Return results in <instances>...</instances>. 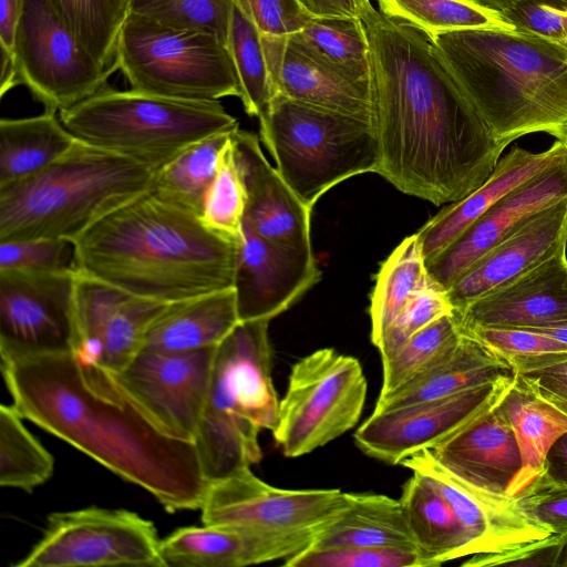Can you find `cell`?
<instances>
[{
    "label": "cell",
    "mask_w": 567,
    "mask_h": 567,
    "mask_svg": "<svg viewBox=\"0 0 567 567\" xmlns=\"http://www.w3.org/2000/svg\"><path fill=\"white\" fill-rule=\"evenodd\" d=\"M371 124L377 174L400 192L440 206L457 202L493 173L497 142L430 39L370 4Z\"/></svg>",
    "instance_id": "cell-1"
},
{
    "label": "cell",
    "mask_w": 567,
    "mask_h": 567,
    "mask_svg": "<svg viewBox=\"0 0 567 567\" xmlns=\"http://www.w3.org/2000/svg\"><path fill=\"white\" fill-rule=\"evenodd\" d=\"M23 419L65 441L169 513L199 509L207 487L194 441L162 429L115 373L72 351L1 361Z\"/></svg>",
    "instance_id": "cell-2"
},
{
    "label": "cell",
    "mask_w": 567,
    "mask_h": 567,
    "mask_svg": "<svg viewBox=\"0 0 567 567\" xmlns=\"http://www.w3.org/2000/svg\"><path fill=\"white\" fill-rule=\"evenodd\" d=\"M74 270L164 303L233 288L239 239L150 190L72 240Z\"/></svg>",
    "instance_id": "cell-3"
},
{
    "label": "cell",
    "mask_w": 567,
    "mask_h": 567,
    "mask_svg": "<svg viewBox=\"0 0 567 567\" xmlns=\"http://www.w3.org/2000/svg\"><path fill=\"white\" fill-rule=\"evenodd\" d=\"M494 138L508 146L567 130V49L519 30L471 29L429 38Z\"/></svg>",
    "instance_id": "cell-4"
},
{
    "label": "cell",
    "mask_w": 567,
    "mask_h": 567,
    "mask_svg": "<svg viewBox=\"0 0 567 567\" xmlns=\"http://www.w3.org/2000/svg\"><path fill=\"white\" fill-rule=\"evenodd\" d=\"M155 171L76 140L39 173L0 187V243L73 240L101 218L147 192Z\"/></svg>",
    "instance_id": "cell-5"
},
{
    "label": "cell",
    "mask_w": 567,
    "mask_h": 567,
    "mask_svg": "<svg viewBox=\"0 0 567 567\" xmlns=\"http://www.w3.org/2000/svg\"><path fill=\"white\" fill-rule=\"evenodd\" d=\"M270 320L240 321L216 347L194 443L208 483L257 464L258 435L274 430L279 399L271 370Z\"/></svg>",
    "instance_id": "cell-6"
},
{
    "label": "cell",
    "mask_w": 567,
    "mask_h": 567,
    "mask_svg": "<svg viewBox=\"0 0 567 567\" xmlns=\"http://www.w3.org/2000/svg\"><path fill=\"white\" fill-rule=\"evenodd\" d=\"M76 138L157 172L195 143L239 127L219 101L184 100L109 86L59 111Z\"/></svg>",
    "instance_id": "cell-7"
},
{
    "label": "cell",
    "mask_w": 567,
    "mask_h": 567,
    "mask_svg": "<svg viewBox=\"0 0 567 567\" xmlns=\"http://www.w3.org/2000/svg\"><path fill=\"white\" fill-rule=\"evenodd\" d=\"M258 118L277 171L310 209L337 184L378 171L371 121L278 93Z\"/></svg>",
    "instance_id": "cell-8"
},
{
    "label": "cell",
    "mask_w": 567,
    "mask_h": 567,
    "mask_svg": "<svg viewBox=\"0 0 567 567\" xmlns=\"http://www.w3.org/2000/svg\"><path fill=\"white\" fill-rule=\"evenodd\" d=\"M113 63L138 92L199 101L241 97L230 52L209 32L128 13Z\"/></svg>",
    "instance_id": "cell-9"
},
{
    "label": "cell",
    "mask_w": 567,
    "mask_h": 567,
    "mask_svg": "<svg viewBox=\"0 0 567 567\" xmlns=\"http://www.w3.org/2000/svg\"><path fill=\"white\" fill-rule=\"evenodd\" d=\"M367 390L363 369L353 357L323 348L298 360L272 430L281 453L287 457L309 454L353 429Z\"/></svg>",
    "instance_id": "cell-10"
},
{
    "label": "cell",
    "mask_w": 567,
    "mask_h": 567,
    "mask_svg": "<svg viewBox=\"0 0 567 567\" xmlns=\"http://www.w3.org/2000/svg\"><path fill=\"white\" fill-rule=\"evenodd\" d=\"M154 524L123 509L52 513L42 537L16 567H166Z\"/></svg>",
    "instance_id": "cell-11"
},
{
    "label": "cell",
    "mask_w": 567,
    "mask_h": 567,
    "mask_svg": "<svg viewBox=\"0 0 567 567\" xmlns=\"http://www.w3.org/2000/svg\"><path fill=\"white\" fill-rule=\"evenodd\" d=\"M21 84L44 110L59 112L100 91L117 69L102 66L80 45L50 0H23L14 41Z\"/></svg>",
    "instance_id": "cell-12"
},
{
    "label": "cell",
    "mask_w": 567,
    "mask_h": 567,
    "mask_svg": "<svg viewBox=\"0 0 567 567\" xmlns=\"http://www.w3.org/2000/svg\"><path fill=\"white\" fill-rule=\"evenodd\" d=\"M348 505L338 488L285 489L267 484L250 467L208 483L200 506L203 524L312 536Z\"/></svg>",
    "instance_id": "cell-13"
},
{
    "label": "cell",
    "mask_w": 567,
    "mask_h": 567,
    "mask_svg": "<svg viewBox=\"0 0 567 567\" xmlns=\"http://www.w3.org/2000/svg\"><path fill=\"white\" fill-rule=\"evenodd\" d=\"M75 270H0L1 361L72 351Z\"/></svg>",
    "instance_id": "cell-14"
},
{
    "label": "cell",
    "mask_w": 567,
    "mask_h": 567,
    "mask_svg": "<svg viewBox=\"0 0 567 567\" xmlns=\"http://www.w3.org/2000/svg\"><path fill=\"white\" fill-rule=\"evenodd\" d=\"M216 347L189 351L143 349L117 381L169 434L194 441L207 400Z\"/></svg>",
    "instance_id": "cell-15"
},
{
    "label": "cell",
    "mask_w": 567,
    "mask_h": 567,
    "mask_svg": "<svg viewBox=\"0 0 567 567\" xmlns=\"http://www.w3.org/2000/svg\"><path fill=\"white\" fill-rule=\"evenodd\" d=\"M516 373L456 394L373 412L357 430L354 442L368 456L391 465L433 449L487 403L505 394Z\"/></svg>",
    "instance_id": "cell-16"
},
{
    "label": "cell",
    "mask_w": 567,
    "mask_h": 567,
    "mask_svg": "<svg viewBox=\"0 0 567 567\" xmlns=\"http://www.w3.org/2000/svg\"><path fill=\"white\" fill-rule=\"evenodd\" d=\"M320 277L312 248L271 243L243 220L233 286L239 321L271 320L288 310Z\"/></svg>",
    "instance_id": "cell-17"
},
{
    "label": "cell",
    "mask_w": 567,
    "mask_h": 567,
    "mask_svg": "<svg viewBox=\"0 0 567 567\" xmlns=\"http://www.w3.org/2000/svg\"><path fill=\"white\" fill-rule=\"evenodd\" d=\"M566 197L567 157L506 194L446 248L425 260L429 278L446 291L522 223Z\"/></svg>",
    "instance_id": "cell-18"
},
{
    "label": "cell",
    "mask_w": 567,
    "mask_h": 567,
    "mask_svg": "<svg viewBox=\"0 0 567 567\" xmlns=\"http://www.w3.org/2000/svg\"><path fill=\"white\" fill-rule=\"evenodd\" d=\"M567 245V197L537 212L472 265L446 291L453 312L503 287Z\"/></svg>",
    "instance_id": "cell-19"
},
{
    "label": "cell",
    "mask_w": 567,
    "mask_h": 567,
    "mask_svg": "<svg viewBox=\"0 0 567 567\" xmlns=\"http://www.w3.org/2000/svg\"><path fill=\"white\" fill-rule=\"evenodd\" d=\"M235 163L245 190L244 220L271 243L311 248V210L265 157L255 133L239 127L230 135Z\"/></svg>",
    "instance_id": "cell-20"
},
{
    "label": "cell",
    "mask_w": 567,
    "mask_h": 567,
    "mask_svg": "<svg viewBox=\"0 0 567 567\" xmlns=\"http://www.w3.org/2000/svg\"><path fill=\"white\" fill-rule=\"evenodd\" d=\"M461 330L567 322V245L503 287L454 312Z\"/></svg>",
    "instance_id": "cell-21"
},
{
    "label": "cell",
    "mask_w": 567,
    "mask_h": 567,
    "mask_svg": "<svg viewBox=\"0 0 567 567\" xmlns=\"http://www.w3.org/2000/svg\"><path fill=\"white\" fill-rule=\"evenodd\" d=\"M506 393L487 403L451 435L430 449L436 461L455 476L499 494H506L508 485L522 467L514 431L499 408Z\"/></svg>",
    "instance_id": "cell-22"
},
{
    "label": "cell",
    "mask_w": 567,
    "mask_h": 567,
    "mask_svg": "<svg viewBox=\"0 0 567 567\" xmlns=\"http://www.w3.org/2000/svg\"><path fill=\"white\" fill-rule=\"evenodd\" d=\"M313 538L204 524L175 529L161 539L159 553L166 567H243L286 560L308 548Z\"/></svg>",
    "instance_id": "cell-23"
},
{
    "label": "cell",
    "mask_w": 567,
    "mask_h": 567,
    "mask_svg": "<svg viewBox=\"0 0 567 567\" xmlns=\"http://www.w3.org/2000/svg\"><path fill=\"white\" fill-rule=\"evenodd\" d=\"M270 91L371 121L370 82L354 81L308 54L290 37L261 34Z\"/></svg>",
    "instance_id": "cell-24"
},
{
    "label": "cell",
    "mask_w": 567,
    "mask_h": 567,
    "mask_svg": "<svg viewBox=\"0 0 567 567\" xmlns=\"http://www.w3.org/2000/svg\"><path fill=\"white\" fill-rule=\"evenodd\" d=\"M566 157L567 147L560 140L543 152L512 147L502 155L481 186L462 199L450 203L415 233L424 259L446 248L506 194Z\"/></svg>",
    "instance_id": "cell-25"
},
{
    "label": "cell",
    "mask_w": 567,
    "mask_h": 567,
    "mask_svg": "<svg viewBox=\"0 0 567 567\" xmlns=\"http://www.w3.org/2000/svg\"><path fill=\"white\" fill-rule=\"evenodd\" d=\"M239 322L234 288L169 302L147 330L143 349L189 351L214 348Z\"/></svg>",
    "instance_id": "cell-26"
},
{
    "label": "cell",
    "mask_w": 567,
    "mask_h": 567,
    "mask_svg": "<svg viewBox=\"0 0 567 567\" xmlns=\"http://www.w3.org/2000/svg\"><path fill=\"white\" fill-rule=\"evenodd\" d=\"M399 498L424 567L478 554L473 535L441 493L412 472Z\"/></svg>",
    "instance_id": "cell-27"
},
{
    "label": "cell",
    "mask_w": 567,
    "mask_h": 567,
    "mask_svg": "<svg viewBox=\"0 0 567 567\" xmlns=\"http://www.w3.org/2000/svg\"><path fill=\"white\" fill-rule=\"evenodd\" d=\"M512 374L515 372L505 359L463 333L449 357L389 395L378 398L373 412L446 398Z\"/></svg>",
    "instance_id": "cell-28"
},
{
    "label": "cell",
    "mask_w": 567,
    "mask_h": 567,
    "mask_svg": "<svg viewBox=\"0 0 567 567\" xmlns=\"http://www.w3.org/2000/svg\"><path fill=\"white\" fill-rule=\"evenodd\" d=\"M499 408L522 457V467L506 489L507 495L516 496L543 473L549 449L567 432V414L544 399L527 377L517 373Z\"/></svg>",
    "instance_id": "cell-29"
},
{
    "label": "cell",
    "mask_w": 567,
    "mask_h": 567,
    "mask_svg": "<svg viewBox=\"0 0 567 567\" xmlns=\"http://www.w3.org/2000/svg\"><path fill=\"white\" fill-rule=\"evenodd\" d=\"M347 507L315 536L309 547L414 548L400 499L347 493Z\"/></svg>",
    "instance_id": "cell-30"
},
{
    "label": "cell",
    "mask_w": 567,
    "mask_h": 567,
    "mask_svg": "<svg viewBox=\"0 0 567 567\" xmlns=\"http://www.w3.org/2000/svg\"><path fill=\"white\" fill-rule=\"evenodd\" d=\"M55 111L0 121V187L39 173L74 144Z\"/></svg>",
    "instance_id": "cell-31"
},
{
    "label": "cell",
    "mask_w": 567,
    "mask_h": 567,
    "mask_svg": "<svg viewBox=\"0 0 567 567\" xmlns=\"http://www.w3.org/2000/svg\"><path fill=\"white\" fill-rule=\"evenodd\" d=\"M233 132L208 136L186 148L155 173L148 190L157 198L200 217L221 153Z\"/></svg>",
    "instance_id": "cell-32"
},
{
    "label": "cell",
    "mask_w": 567,
    "mask_h": 567,
    "mask_svg": "<svg viewBox=\"0 0 567 567\" xmlns=\"http://www.w3.org/2000/svg\"><path fill=\"white\" fill-rule=\"evenodd\" d=\"M425 259L416 234L405 237L383 261L371 292V341L377 347L384 331L427 282Z\"/></svg>",
    "instance_id": "cell-33"
},
{
    "label": "cell",
    "mask_w": 567,
    "mask_h": 567,
    "mask_svg": "<svg viewBox=\"0 0 567 567\" xmlns=\"http://www.w3.org/2000/svg\"><path fill=\"white\" fill-rule=\"evenodd\" d=\"M289 37L305 52L343 75L370 82V43L361 19L311 18Z\"/></svg>",
    "instance_id": "cell-34"
},
{
    "label": "cell",
    "mask_w": 567,
    "mask_h": 567,
    "mask_svg": "<svg viewBox=\"0 0 567 567\" xmlns=\"http://www.w3.org/2000/svg\"><path fill=\"white\" fill-rule=\"evenodd\" d=\"M380 12L405 22L427 38L460 30H517L502 10L473 0H378Z\"/></svg>",
    "instance_id": "cell-35"
},
{
    "label": "cell",
    "mask_w": 567,
    "mask_h": 567,
    "mask_svg": "<svg viewBox=\"0 0 567 567\" xmlns=\"http://www.w3.org/2000/svg\"><path fill=\"white\" fill-rule=\"evenodd\" d=\"M463 332L454 312L446 313L411 337L392 357L382 360L379 398L389 395L449 357Z\"/></svg>",
    "instance_id": "cell-36"
},
{
    "label": "cell",
    "mask_w": 567,
    "mask_h": 567,
    "mask_svg": "<svg viewBox=\"0 0 567 567\" xmlns=\"http://www.w3.org/2000/svg\"><path fill=\"white\" fill-rule=\"evenodd\" d=\"M11 404L0 406V485L32 492L53 474V456L30 433Z\"/></svg>",
    "instance_id": "cell-37"
},
{
    "label": "cell",
    "mask_w": 567,
    "mask_h": 567,
    "mask_svg": "<svg viewBox=\"0 0 567 567\" xmlns=\"http://www.w3.org/2000/svg\"><path fill=\"white\" fill-rule=\"evenodd\" d=\"M66 29L83 50L102 66L115 58L121 28L130 0H50Z\"/></svg>",
    "instance_id": "cell-38"
},
{
    "label": "cell",
    "mask_w": 567,
    "mask_h": 567,
    "mask_svg": "<svg viewBox=\"0 0 567 567\" xmlns=\"http://www.w3.org/2000/svg\"><path fill=\"white\" fill-rule=\"evenodd\" d=\"M131 296L105 281L76 271L72 352L80 360L100 363L106 326Z\"/></svg>",
    "instance_id": "cell-39"
},
{
    "label": "cell",
    "mask_w": 567,
    "mask_h": 567,
    "mask_svg": "<svg viewBox=\"0 0 567 567\" xmlns=\"http://www.w3.org/2000/svg\"><path fill=\"white\" fill-rule=\"evenodd\" d=\"M227 48L238 75L244 110L249 116L258 117L271 96L261 34L254 22L235 6Z\"/></svg>",
    "instance_id": "cell-40"
},
{
    "label": "cell",
    "mask_w": 567,
    "mask_h": 567,
    "mask_svg": "<svg viewBox=\"0 0 567 567\" xmlns=\"http://www.w3.org/2000/svg\"><path fill=\"white\" fill-rule=\"evenodd\" d=\"M166 305L131 296L106 326L100 364L113 373L120 372L142 351L147 330Z\"/></svg>",
    "instance_id": "cell-41"
},
{
    "label": "cell",
    "mask_w": 567,
    "mask_h": 567,
    "mask_svg": "<svg viewBox=\"0 0 567 567\" xmlns=\"http://www.w3.org/2000/svg\"><path fill=\"white\" fill-rule=\"evenodd\" d=\"M233 0H130L128 13L165 25L209 32L226 45Z\"/></svg>",
    "instance_id": "cell-42"
},
{
    "label": "cell",
    "mask_w": 567,
    "mask_h": 567,
    "mask_svg": "<svg viewBox=\"0 0 567 567\" xmlns=\"http://www.w3.org/2000/svg\"><path fill=\"white\" fill-rule=\"evenodd\" d=\"M245 190L229 138L221 153L216 176L205 197L200 219L214 231L238 240L245 215Z\"/></svg>",
    "instance_id": "cell-43"
},
{
    "label": "cell",
    "mask_w": 567,
    "mask_h": 567,
    "mask_svg": "<svg viewBox=\"0 0 567 567\" xmlns=\"http://www.w3.org/2000/svg\"><path fill=\"white\" fill-rule=\"evenodd\" d=\"M287 567H424L414 548L308 547L284 561Z\"/></svg>",
    "instance_id": "cell-44"
},
{
    "label": "cell",
    "mask_w": 567,
    "mask_h": 567,
    "mask_svg": "<svg viewBox=\"0 0 567 567\" xmlns=\"http://www.w3.org/2000/svg\"><path fill=\"white\" fill-rule=\"evenodd\" d=\"M450 312L453 308L445 291L430 279L384 331L377 344L381 359L392 357L411 337Z\"/></svg>",
    "instance_id": "cell-45"
},
{
    "label": "cell",
    "mask_w": 567,
    "mask_h": 567,
    "mask_svg": "<svg viewBox=\"0 0 567 567\" xmlns=\"http://www.w3.org/2000/svg\"><path fill=\"white\" fill-rule=\"evenodd\" d=\"M74 270V245L64 238H33L0 243V270Z\"/></svg>",
    "instance_id": "cell-46"
},
{
    "label": "cell",
    "mask_w": 567,
    "mask_h": 567,
    "mask_svg": "<svg viewBox=\"0 0 567 567\" xmlns=\"http://www.w3.org/2000/svg\"><path fill=\"white\" fill-rule=\"evenodd\" d=\"M506 361L515 357L567 352V344L519 328L478 327L462 330Z\"/></svg>",
    "instance_id": "cell-47"
},
{
    "label": "cell",
    "mask_w": 567,
    "mask_h": 567,
    "mask_svg": "<svg viewBox=\"0 0 567 567\" xmlns=\"http://www.w3.org/2000/svg\"><path fill=\"white\" fill-rule=\"evenodd\" d=\"M502 11L517 30L550 39L567 49V0H516Z\"/></svg>",
    "instance_id": "cell-48"
},
{
    "label": "cell",
    "mask_w": 567,
    "mask_h": 567,
    "mask_svg": "<svg viewBox=\"0 0 567 567\" xmlns=\"http://www.w3.org/2000/svg\"><path fill=\"white\" fill-rule=\"evenodd\" d=\"M516 496L553 535L567 537V484L555 482L542 473Z\"/></svg>",
    "instance_id": "cell-49"
},
{
    "label": "cell",
    "mask_w": 567,
    "mask_h": 567,
    "mask_svg": "<svg viewBox=\"0 0 567 567\" xmlns=\"http://www.w3.org/2000/svg\"><path fill=\"white\" fill-rule=\"evenodd\" d=\"M233 3L265 35H292L312 18L298 0H233Z\"/></svg>",
    "instance_id": "cell-50"
},
{
    "label": "cell",
    "mask_w": 567,
    "mask_h": 567,
    "mask_svg": "<svg viewBox=\"0 0 567 567\" xmlns=\"http://www.w3.org/2000/svg\"><path fill=\"white\" fill-rule=\"evenodd\" d=\"M312 18L361 19L362 12L371 4L370 0H298ZM362 20V19H361Z\"/></svg>",
    "instance_id": "cell-51"
},
{
    "label": "cell",
    "mask_w": 567,
    "mask_h": 567,
    "mask_svg": "<svg viewBox=\"0 0 567 567\" xmlns=\"http://www.w3.org/2000/svg\"><path fill=\"white\" fill-rule=\"evenodd\" d=\"M22 9L23 0H0V47L11 53Z\"/></svg>",
    "instance_id": "cell-52"
},
{
    "label": "cell",
    "mask_w": 567,
    "mask_h": 567,
    "mask_svg": "<svg viewBox=\"0 0 567 567\" xmlns=\"http://www.w3.org/2000/svg\"><path fill=\"white\" fill-rule=\"evenodd\" d=\"M543 473L555 482L567 484V432L549 449Z\"/></svg>",
    "instance_id": "cell-53"
},
{
    "label": "cell",
    "mask_w": 567,
    "mask_h": 567,
    "mask_svg": "<svg viewBox=\"0 0 567 567\" xmlns=\"http://www.w3.org/2000/svg\"><path fill=\"white\" fill-rule=\"evenodd\" d=\"M1 48V47H0ZM1 85L0 94L3 96L8 91L21 84L14 59V53L1 48Z\"/></svg>",
    "instance_id": "cell-54"
},
{
    "label": "cell",
    "mask_w": 567,
    "mask_h": 567,
    "mask_svg": "<svg viewBox=\"0 0 567 567\" xmlns=\"http://www.w3.org/2000/svg\"><path fill=\"white\" fill-rule=\"evenodd\" d=\"M522 375L529 378L537 388L567 400V379H561L544 373Z\"/></svg>",
    "instance_id": "cell-55"
},
{
    "label": "cell",
    "mask_w": 567,
    "mask_h": 567,
    "mask_svg": "<svg viewBox=\"0 0 567 567\" xmlns=\"http://www.w3.org/2000/svg\"><path fill=\"white\" fill-rule=\"evenodd\" d=\"M529 330L537 333H543L545 336L551 337L556 340H559L567 344V322L550 324V326H537V327H527L519 328Z\"/></svg>",
    "instance_id": "cell-56"
},
{
    "label": "cell",
    "mask_w": 567,
    "mask_h": 567,
    "mask_svg": "<svg viewBox=\"0 0 567 567\" xmlns=\"http://www.w3.org/2000/svg\"><path fill=\"white\" fill-rule=\"evenodd\" d=\"M534 373H544L561 379H567V352L561 353L553 364L528 374Z\"/></svg>",
    "instance_id": "cell-57"
},
{
    "label": "cell",
    "mask_w": 567,
    "mask_h": 567,
    "mask_svg": "<svg viewBox=\"0 0 567 567\" xmlns=\"http://www.w3.org/2000/svg\"><path fill=\"white\" fill-rule=\"evenodd\" d=\"M529 379V378H528ZM530 380V379H529ZM532 381V380H530ZM533 382V381H532ZM534 383V382H533ZM535 385V384H534ZM536 386V385H535ZM537 391L539 392V394L546 399L548 402H550L553 405H555L557 409H559L560 411H563L564 413L567 414V400L563 399V398H559L557 395H554L545 390H542L539 388H537Z\"/></svg>",
    "instance_id": "cell-58"
},
{
    "label": "cell",
    "mask_w": 567,
    "mask_h": 567,
    "mask_svg": "<svg viewBox=\"0 0 567 567\" xmlns=\"http://www.w3.org/2000/svg\"><path fill=\"white\" fill-rule=\"evenodd\" d=\"M555 566H567V537L557 547Z\"/></svg>",
    "instance_id": "cell-59"
},
{
    "label": "cell",
    "mask_w": 567,
    "mask_h": 567,
    "mask_svg": "<svg viewBox=\"0 0 567 567\" xmlns=\"http://www.w3.org/2000/svg\"><path fill=\"white\" fill-rule=\"evenodd\" d=\"M487 7L504 10L516 0H473Z\"/></svg>",
    "instance_id": "cell-60"
},
{
    "label": "cell",
    "mask_w": 567,
    "mask_h": 567,
    "mask_svg": "<svg viewBox=\"0 0 567 567\" xmlns=\"http://www.w3.org/2000/svg\"><path fill=\"white\" fill-rule=\"evenodd\" d=\"M560 141H563L567 147V134Z\"/></svg>",
    "instance_id": "cell-61"
},
{
    "label": "cell",
    "mask_w": 567,
    "mask_h": 567,
    "mask_svg": "<svg viewBox=\"0 0 567 567\" xmlns=\"http://www.w3.org/2000/svg\"><path fill=\"white\" fill-rule=\"evenodd\" d=\"M566 134H567V130H566ZM566 134H565V135H566Z\"/></svg>",
    "instance_id": "cell-62"
}]
</instances>
